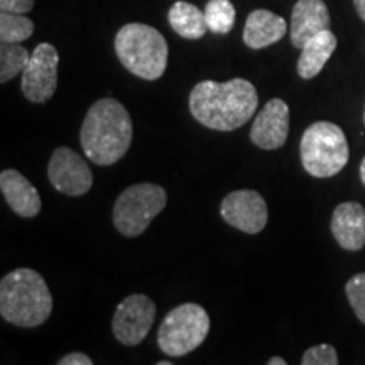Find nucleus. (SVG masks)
<instances>
[{"label":"nucleus","instance_id":"1","mask_svg":"<svg viewBox=\"0 0 365 365\" xmlns=\"http://www.w3.org/2000/svg\"><path fill=\"white\" fill-rule=\"evenodd\" d=\"M259 95L249 80L225 83L205 80L190 93V112L200 124L213 130L230 132L247 124L257 110Z\"/></svg>","mask_w":365,"mask_h":365},{"label":"nucleus","instance_id":"2","mask_svg":"<svg viewBox=\"0 0 365 365\" xmlns=\"http://www.w3.org/2000/svg\"><path fill=\"white\" fill-rule=\"evenodd\" d=\"M132 143V118L115 98L97 100L86 112L80 130L85 156L98 166H112L125 156Z\"/></svg>","mask_w":365,"mask_h":365},{"label":"nucleus","instance_id":"3","mask_svg":"<svg viewBox=\"0 0 365 365\" xmlns=\"http://www.w3.org/2000/svg\"><path fill=\"white\" fill-rule=\"evenodd\" d=\"M53 296L44 277L29 267L14 269L0 281V314L7 323L34 328L51 317Z\"/></svg>","mask_w":365,"mask_h":365},{"label":"nucleus","instance_id":"4","mask_svg":"<svg viewBox=\"0 0 365 365\" xmlns=\"http://www.w3.org/2000/svg\"><path fill=\"white\" fill-rule=\"evenodd\" d=\"M115 53L125 70L143 80H159L168 66L166 39L158 29L140 22L120 27L115 36Z\"/></svg>","mask_w":365,"mask_h":365},{"label":"nucleus","instance_id":"5","mask_svg":"<svg viewBox=\"0 0 365 365\" xmlns=\"http://www.w3.org/2000/svg\"><path fill=\"white\" fill-rule=\"evenodd\" d=\"M301 164L314 178H331L349 163V143L333 122H314L304 130L299 144Z\"/></svg>","mask_w":365,"mask_h":365},{"label":"nucleus","instance_id":"6","mask_svg":"<svg viewBox=\"0 0 365 365\" xmlns=\"http://www.w3.org/2000/svg\"><path fill=\"white\" fill-rule=\"evenodd\" d=\"M166 190L153 182H137L122 191L113 205V223L124 237L143 235L166 208Z\"/></svg>","mask_w":365,"mask_h":365},{"label":"nucleus","instance_id":"7","mask_svg":"<svg viewBox=\"0 0 365 365\" xmlns=\"http://www.w3.org/2000/svg\"><path fill=\"white\" fill-rule=\"evenodd\" d=\"M210 317L196 303H185L171 309L163 319L158 345L168 357H182L198 349L208 336Z\"/></svg>","mask_w":365,"mask_h":365},{"label":"nucleus","instance_id":"8","mask_svg":"<svg viewBox=\"0 0 365 365\" xmlns=\"http://www.w3.org/2000/svg\"><path fill=\"white\" fill-rule=\"evenodd\" d=\"M58 65L59 54L53 44L36 46L21 80V90L29 102L44 103L53 97L58 86Z\"/></svg>","mask_w":365,"mask_h":365},{"label":"nucleus","instance_id":"9","mask_svg":"<svg viewBox=\"0 0 365 365\" xmlns=\"http://www.w3.org/2000/svg\"><path fill=\"white\" fill-rule=\"evenodd\" d=\"M156 319V304L145 294H130L118 304L112 318L113 336L122 345L135 346L143 341Z\"/></svg>","mask_w":365,"mask_h":365},{"label":"nucleus","instance_id":"10","mask_svg":"<svg viewBox=\"0 0 365 365\" xmlns=\"http://www.w3.org/2000/svg\"><path fill=\"white\" fill-rule=\"evenodd\" d=\"M48 178L53 188L68 196L88 193L93 185V175L83 158L70 148H58L48 166Z\"/></svg>","mask_w":365,"mask_h":365},{"label":"nucleus","instance_id":"11","mask_svg":"<svg viewBox=\"0 0 365 365\" xmlns=\"http://www.w3.org/2000/svg\"><path fill=\"white\" fill-rule=\"evenodd\" d=\"M220 215L228 225L244 232L259 234L267 223V205L261 193L254 190H239L222 200Z\"/></svg>","mask_w":365,"mask_h":365},{"label":"nucleus","instance_id":"12","mask_svg":"<svg viewBox=\"0 0 365 365\" xmlns=\"http://www.w3.org/2000/svg\"><path fill=\"white\" fill-rule=\"evenodd\" d=\"M289 134V107L284 100L272 98L255 117L250 140L264 150L281 149Z\"/></svg>","mask_w":365,"mask_h":365},{"label":"nucleus","instance_id":"13","mask_svg":"<svg viewBox=\"0 0 365 365\" xmlns=\"http://www.w3.org/2000/svg\"><path fill=\"white\" fill-rule=\"evenodd\" d=\"M330 12L323 0H298L291 14V43L303 48L313 36L330 29Z\"/></svg>","mask_w":365,"mask_h":365},{"label":"nucleus","instance_id":"14","mask_svg":"<svg viewBox=\"0 0 365 365\" xmlns=\"http://www.w3.org/2000/svg\"><path fill=\"white\" fill-rule=\"evenodd\" d=\"M331 234L341 249H362L365 245V208L362 205L340 203L331 217Z\"/></svg>","mask_w":365,"mask_h":365},{"label":"nucleus","instance_id":"15","mask_svg":"<svg viewBox=\"0 0 365 365\" xmlns=\"http://www.w3.org/2000/svg\"><path fill=\"white\" fill-rule=\"evenodd\" d=\"M0 190L14 213L22 218H33L41 212V196L33 182L16 170H4L0 175Z\"/></svg>","mask_w":365,"mask_h":365},{"label":"nucleus","instance_id":"16","mask_svg":"<svg viewBox=\"0 0 365 365\" xmlns=\"http://www.w3.org/2000/svg\"><path fill=\"white\" fill-rule=\"evenodd\" d=\"M286 33L287 22L284 17L277 16L267 9H257L249 14L242 38L250 49H262L276 44L277 41L284 38Z\"/></svg>","mask_w":365,"mask_h":365},{"label":"nucleus","instance_id":"17","mask_svg":"<svg viewBox=\"0 0 365 365\" xmlns=\"http://www.w3.org/2000/svg\"><path fill=\"white\" fill-rule=\"evenodd\" d=\"M336 49V36L330 29L313 36L307 44L301 48L298 59V75L303 80H312L319 75V71L325 68L328 59Z\"/></svg>","mask_w":365,"mask_h":365},{"label":"nucleus","instance_id":"18","mask_svg":"<svg viewBox=\"0 0 365 365\" xmlns=\"http://www.w3.org/2000/svg\"><path fill=\"white\" fill-rule=\"evenodd\" d=\"M168 21H170L173 31L185 39H200L208 31L205 12L200 11L193 4L182 2V0L173 4L170 12H168Z\"/></svg>","mask_w":365,"mask_h":365},{"label":"nucleus","instance_id":"19","mask_svg":"<svg viewBox=\"0 0 365 365\" xmlns=\"http://www.w3.org/2000/svg\"><path fill=\"white\" fill-rule=\"evenodd\" d=\"M29 59L31 54L24 46L2 43L0 46V81L7 83L17 75H22Z\"/></svg>","mask_w":365,"mask_h":365},{"label":"nucleus","instance_id":"20","mask_svg":"<svg viewBox=\"0 0 365 365\" xmlns=\"http://www.w3.org/2000/svg\"><path fill=\"white\" fill-rule=\"evenodd\" d=\"M34 33V22L24 14L2 12L0 14V41L2 43L21 44Z\"/></svg>","mask_w":365,"mask_h":365},{"label":"nucleus","instance_id":"21","mask_svg":"<svg viewBox=\"0 0 365 365\" xmlns=\"http://www.w3.org/2000/svg\"><path fill=\"white\" fill-rule=\"evenodd\" d=\"M203 12L212 33L228 34L234 29L235 7L230 0H210Z\"/></svg>","mask_w":365,"mask_h":365},{"label":"nucleus","instance_id":"22","mask_svg":"<svg viewBox=\"0 0 365 365\" xmlns=\"http://www.w3.org/2000/svg\"><path fill=\"white\" fill-rule=\"evenodd\" d=\"M346 298L352 304L355 317L365 325V272L355 274L345 286Z\"/></svg>","mask_w":365,"mask_h":365},{"label":"nucleus","instance_id":"23","mask_svg":"<svg viewBox=\"0 0 365 365\" xmlns=\"http://www.w3.org/2000/svg\"><path fill=\"white\" fill-rule=\"evenodd\" d=\"M303 365H336L339 364V355L331 345L322 344L314 345L304 352L301 359Z\"/></svg>","mask_w":365,"mask_h":365},{"label":"nucleus","instance_id":"24","mask_svg":"<svg viewBox=\"0 0 365 365\" xmlns=\"http://www.w3.org/2000/svg\"><path fill=\"white\" fill-rule=\"evenodd\" d=\"M34 9V0H0V11L27 14Z\"/></svg>","mask_w":365,"mask_h":365},{"label":"nucleus","instance_id":"25","mask_svg":"<svg viewBox=\"0 0 365 365\" xmlns=\"http://www.w3.org/2000/svg\"><path fill=\"white\" fill-rule=\"evenodd\" d=\"M91 364H93V360H91L86 354H81V352L68 354L65 357L58 360V365H91Z\"/></svg>","mask_w":365,"mask_h":365},{"label":"nucleus","instance_id":"26","mask_svg":"<svg viewBox=\"0 0 365 365\" xmlns=\"http://www.w3.org/2000/svg\"><path fill=\"white\" fill-rule=\"evenodd\" d=\"M354 6H355V11L360 16V19L365 21V0H354Z\"/></svg>","mask_w":365,"mask_h":365},{"label":"nucleus","instance_id":"27","mask_svg":"<svg viewBox=\"0 0 365 365\" xmlns=\"http://www.w3.org/2000/svg\"><path fill=\"white\" fill-rule=\"evenodd\" d=\"M267 365H286V360L281 357H272L267 360Z\"/></svg>","mask_w":365,"mask_h":365},{"label":"nucleus","instance_id":"28","mask_svg":"<svg viewBox=\"0 0 365 365\" xmlns=\"http://www.w3.org/2000/svg\"><path fill=\"white\" fill-rule=\"evenodd\" d=\"M360 180H362L364 186H365V158H364L362 164H360Z\"/></svg>","mask_w":365,"mask_h":365},{"label":"nucleus","instance_id":"29","mask_svg":"<svg viewBox=\"0 0 365 365\" xmlns=\"http://www.w3.org/2000/svg\"><path fill=\"white\" fill-rule=\"evenodd\" d=\"M173 362H170V360H164V362H158V365H171Z\"/></svg>","mask_w":365,"mask_h":365},{"label":"nucleus","instance_id":"30","mask_svg":"<svg viewBox=\"0 0 365 365\" xmlns=\"http://www.w3.org/2000/svg\"><path fill=\"white\" fill-rule=\"evenodd\" d=\"M364 124H365V108H364Z\"/></svg>","mask_w":365,"mask_h":365}]
</instances>
